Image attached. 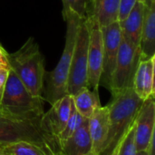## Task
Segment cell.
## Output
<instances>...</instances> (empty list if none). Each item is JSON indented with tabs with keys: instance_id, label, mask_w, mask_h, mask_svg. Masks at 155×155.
I'll return each mask as SVG.
<instances>
[{
	"instance_id": "obj_21",
	"label": "cell",
	"mask_w": 155,
	"mask_h": 155,
	"mask_svg": "<svg viewBox=\"0 0 155 155\" xmlns=\"http://www.w3.org/2000/svg\"><path fill=\"white\" fill-rule=\"evenodd\" d=\"M135 122V120H134ZM131 125L120 143L119 155H136L135 146V123Z\"/></svg>"
},
{
	"instance_id": "obj_20",
	"label": "cell",
	"mask_w": 155,
	"mask_h": 155,
	"mask_svg": "<svg viewBox=\"0 0 155 155\" xmlns=\"http://www.w3.org/2000/svg\"><path fill=\"white\" fill-rule=\"evenodd\" d=\"M4 151L10 155H47L39 147L25 142L8 143Z\"/></svg>"
},
{
	"instance_id": "obj_7",
	"label": "cell",
	"mask_w": 155,
	"mask_h": 155,
	"mask_svg": "<svg viewBox=\"0 0 155 155\" xmlns=\"http://www.w3.org/2000/svg\"><path fill=\"white\" fill-rule=\"evenodd\" d=\"M140 58L139 48L132 45L122 36L117 60L112 74L110 89L113 97L133 87L135 70Z\"/></svg>"
},
{
	"instance_id": "obj_1",
	"label": "cell",
	"mask_w": 155,
	"mask_h": 155,
	"mask_svg": "<svg viewBox=\"0 0 155 155\" xmlns=\"http://www.w3.org/2000/svg\"><path fill=\"white\" fill-rule=\"evenodd\" d=\"M43 97L32 95L9 69L0 96L2 117L17 121H39L44 114Z\"/></svg>"
},
{
	"instance_id": "obj_29",
	"label": "cell",
	"mask_w": 155,
	"mask_h": 155,
	"mask_svg": "<svg viewBox=\"0 0 155 155\" xmlns=\"http://www.w3.org/2000/svg\"><path fill=\"white\" fill-rule=\"evenodd\" d=\"M0 155H10V154H8L7 153H5V152L3 150V151H0Z\"/></svg>"
},
{
	"instance_id": "obj_15",
	"label": "cell",
	"mask_w": 155,
	"mask_h": 155,
	"mask_svg": "<svg viewBox=\"0 0 155 155\" xmlns=\"http://www.w3.org/2000/svg\"><path fill=\"white\" fill-rule=\"evenodd\" d=\"M139 51V60H148L155 56V0L149 5H144Z\"/></svg>"
},
{
	"instance_id": "obj_6",
	"label": "cell",
	"mask_w": 155,
	"mask_h": 155,
	"mask_svg": "<svg viewBox=\"0 0 155 155\" xmlns=\"http://www.w3.org/2000/svg\"><path fill=\"white\" fill-rule=\"evenodd\" d=\"M89 35L90 23L85 17L81 19L78 26L68 75L67 94L71 96H74L82 89L87 87V55Z\"/></svg>"
},
{
	"instance_id": "obj_8",
	"label": "cell",
	"mask_w": 155,
	"mask_h": 155,
	"mask_svg": "<svg viewBox=\"0 0 155 155\" xmlns=\"http://www.w3.org/2000/svg\"><path fill=\"white\" fill-rule=\"evenodd\" d=\"M101 28L103 34L104 57L99 84L109 90L112 74L115 66L118 50L122 40V30L118 21Z\"/></svg>"
},
{
	"instance_id": "obj_24",
	"label": "cell",
	"mask_w": 155,
	"mask_h": 155,
	"mask_svg": "<svg viewBox=\"0 0 155 155\" xmlns=\"http://www.w3.org/2000/svg\"><path fill=\"white\" fill-rule=\"evenodd\" d=\"M8 68H5V67H1L0 68V94L2 93V90L4 88V85L5 84L7 75H8Z\"/></svg>"
},
{
	"instance_id": "obj_23",
	"label": "cell",
	"mask_w": 155,
	"mask_h": 155,
	"mask_svg": "<svg viewBox=\"0 0 155 155\" xmlns=\"http://www.w3.org/2000/svg\"><path fill=\"white\" fill-rule=\"evenodd\" d=\"M137 0H121L120 2V8H119V15H118V22H123L126 16L128 15L129 12L134 7V4Z\"/></svg>"
},
{
	"instance_id": "obj_25",
	"label": "cell",
	"mask_w": 155,
	"mask_h": 155,
	"mask_svg": "<svg viewBox=\"0 0 155 155\" xmlns=\"http://www.w3.org/2000/svg\"><path fill=\"white\" fill-rule=\"evenodd\" d=\"M7 54H8V53H6V51L0 45V65L3 67H5V68H9L8 61H7Z\"/></svg>"
},
{
	"instance_id": "obj_13",
	"label": "cell",
	"mask_w": 155,
	"mask_h": 155,
	"mask_svg": "<svg viewBox=\"0 0 155 155\" xmlns=\"http://www.w3.org/2000/svg\"><path fill=\"white\" fill-rule=\"evenodd\" d=\"M155 56L148 60H139L133 83L136 94L143 100L154 95Z\"/></svg>"
},
{
	"instance_id": "obj_4",
	"label": "cell",
	"mask_w": 155,
	"mask_h": 155,
	"mask_svg": "<svg viewBox=\"0 0 155 155\" xmlns=\"http://www.w3.org/2000/svg\"><path fill=\"white\" fill-rule=\"evenodd\" d=\"M67 22V30L65 37V45L62 56L56 67L46 74V86L44 91L43 99L51 105L62 97L67 95L68 75L71 66L72 56L76 40V35L81 19L74 13L68 11L64 15Z\"/></svg>"
},
{
	"instance_id": "obj_19",
	"label": "cell",
	"mask_w": 155,
	"mask_h": 155,
	"mask_svg": "<svg viewBox=\"0 0 155 155\" xmlns=\"http://www.w3.org/2000/svg\"><path fill=\"white\" fill-rule=\"evenodd\" d=\"M87 121L86 118L83 117L75 109L74 103L72 105V110H71V114L69 116V119L64 128V130L62 131V133L59 134L58 136V145L65 141L68 137H70L74 132H76L85 122Z\"/></svg>"
},
{
	"instance_id": "obj_11",
	"label": "cell",
	"mask_w": 155,
	"mask_h": 155,
	"mask_svg": "<svg viewBox=\"0 0 155 155\" xmlns=\"http://www.w3.org/2000/svg\"><path fill=\"white\" fill-rule=\"evenodd\" d=\"M135 146L136 151L143 152L154 138L155 102L154 95L143 102L135 117Z\"/></svg>"
},
{
	"instance_id": "obj_3",
	"label": "cell",
	"mask_w": 155,
	"mask_h": 155,
	"mask_svg": "<svg viewBox=\"0 0 155 155\" xmlns=\"http://www.w3.org/2000/svg\"><path fill=\"white\" fill-rule=\"evenodd\" d=\"M7 61L9 69L16 74L27 91L34 96L43 97L45 59L35 39L30 37L16 52L8 54Z\"/></svg>"
},
{
	"instance_id": "obj_22",
	"label": "cell",
	"mask_w": 155,
	"mask_h": 155,
	"mask_svg": "<svg viewBox=\"0 0 155 155\" xmlns=\"http://www.w3.org/2000/svg\"><path fill=\"white\" fill-rule=\"evenodd\" d=\"M63 15L68 11L74 13L80 18H85L87 15V0H62Z\"/></svg>"
},
{
	"instance_id": "obj_5",
	"label": "cell",
	"mask_w": 155,
	"mask_h": 155,
	"mask_svg": "<svg viewBox=\"0 0 155 155\" xmlns=\"http://www.w3.org/2000/svg\"><path fill=\"white\" fill-rule=\"evenodd\" d=\"M25 142L34 144L47 155H58V144L40 127L39 121H17L0 117V143Z\"/></svg>"
},
{
	"instance_id": "obj_31",
	"label": "cell",
	"mask_w": 155,
	"mask_h": 155,
	"mask_svg": "<svg viewBox=\"0 0 155 155\" xmlns=\"http://www.w3.org/2000/svg\"><path fill=\"white\" fill-rule=\"evenodd\" d=\"M1 94H2V93H1ZM0 96H1V94H0ZM0 117H2V116H1V114H0Z\"/></svg>"
},
{
	"instance_id": "obj_10",
	"label": "cell",
	"mask_w": 155,
	"mask_h": 155,
	"mask_svg": "<svg viewBox=\"0 0 155 155\" xmlns=\"http://www.w3.org/2000/svg\"><path fill=\"white\" fill-rule=\"evenodd\" d=\"M72 105V96L67 94L53 104L51 108L46 113H44L40 118L41 129L57 144L58 136L64 130L69 119Z\"/></svg>"
},
{
	"instance_id": "obj_2",
	"label": "cell",
	"mask_w": 155,
	"mask_h": 155,
	"mask_svg": "<svg viewBox=\"0 0 155 155\" xmlns=\"http://www.w3.org/2000/svg\"><path fill=\"white\" fill-rule=\"evenodd\" d=\"M143 102L133 87L113 97V101L107 105L109 110L108 134L99 155L112 154L134 124Z\"/></svg>"
},
{
	"instance_id": "obj_17",
	"label": "cell",
	"mask_w": 155,
	"mask_h": 155,
	"mask_svg": "<svg viewBox=\"0 0 155 155\" xmlns=\"http://www.w3.org/2000/svg\"><path fill=\"white\" fill-rule=\"evenodd\" d=\"M58 155H92V142L87 121L59 144Z\"/></svg>"
},
{
	"instance_id": "obj_27",
	"label": "cell",
	"mask_w": 155,
	"mask_h": 155,
	"mask_svg": "<svg viewBox=\"0 0 155 155\" xmlns=\"http://www.w3.org/2000/svg\"><path fill=\"white\" fill-rule=\"evenodd\" d=\"M139 1H141V2L145 5V6H147V5H149L152 3L153 0H139Z\"/></svg>"
},
{
	"instance_id": "obj_16",
	"label": "cell",
	"mask_w": 155,
	"mask_h": 155,
	"mask_svg": "<svg viewBox=\"0 0 155 155\" xmlns=\"http://www.w3.org/2000/svg\"><path fill=\"white\" fill-rule=\"evenodd\" d=\"M144 5L137 0L126 18L119 23L122 30V36L132 45L139 48L141 33L143 24Z\"/></svg>"
},
{
	"instance_id": "obj_9",
	"label": "cell",
	"mask_w": 155,
	"mask_h": 155,
	"mask_svg": "<svg viewBox=\"0 0 155 155\" xmlns=\"http://www.w3.org/2000/svg\"><path fill=\"white\" fill-rule=\"evenodd\" d=\"M90 23V35L87 55V87L90 90L98 91L103 69L104 44L102 28L94 22Z\"/></svg>"
},
{
	"instance_id": "obj_12",
	"label": "cell",
	"mask_w": 155,
	"mask_h": 155,
	"mask_svg": "<svg viewBox=\"0 0 155 155\" xmlns=\"http://www.w3.org/2000/svg\"><path fill=\"white\" fill-rule=\"evenodd\" d=\"M109 129V110L99 107L88 118V131L92 142V155H99L105 143Z\"/></svg>"
},
{
	"instance_id": "obj_26",
	"label": "cell",
	"mask_w": 155,
	"mask_h": 155,
	"mask_svg": "<svg viewBox=\"0 0 155 155\" xmlns=\"http://www.w3.org/2000/svg\"><path fill=\"white\" fill-rule=\"evenodd\" d=\"M121 143V142H120ZM120 143H119V144L115 147V149L114 150V152L112 153V154L111 155H119V147H120Z\"/></svg>"
},
{
	"instance_id": "obj_30",
	"label": "cell",
	"mask_w": 155,
	"mask_h": 155,
	"mask_svg": "<svg viewBox=\"0 0 155 155\" xmlns=\"http://www.w3.org/2000/svg\"><path fill=\"white\" fill-rule=\"evenodd\" d=\"M5 145H6V144H1V143H0V151H3Z\"/></svg>"
},
{
	"instance_id": "obj_18",
	"label": "cell",
	"mask_w": 155,
	"mask_h": 155,
	"mask_svg": "<svg viewBox=\"0 0 155 155\" xmlns=\"http://www.w3.org/2000/svg\"><path fill=\"white\" fill-rule=\"evenodd\" d=\"M72 99L76 111L86 119L90 118L92 114L102 106L98 91L90 90L87 87L72 96Z\"/></svg>"
},
{
	"instance_id": "obj_28",
	"label": "cell",
	"mask_w": 155,
	"mask_h": 155,
	"mask_svg": "<svg viewBox=\"0 0 155 155\" xmlns=\"http://www.w3.org/2000/svg\"><path fill=\"white\" fill-rule=\"evenodd\" d=\"M136 155H147V153L146 151H143V152H138Z\"/></svg>"
},
{
	"instance_id": "obj_14",
	"label": "cell",
	"mask_w": 155,
	"mask_h": 155,
	"mask_svg": "<svg viewBox=\"0 0 155 155\" xmlns=\"http://www.w3.org/2000/svg\"><path fill=\"white\" fill-rule=\"evenodd\" d=\"M121 0H90V10L86 18L96 23L100 27L106 26L118 21Z\"/></svg>"
},
{
	"instance_id": "obj_32",
	"label": "cell",
	"mask_w": 155,
	"mask_h": 155,
	"mask_svg": "<svg viewBox=\"0 0 155 155\" xmlns=\"http://www.w3.org/2000/svg\"><path fill=\"white\" fill-rule=\"evenodd\" d=\"M1 67H3V66H1V65H0V68H1ZM8 69H9V68H8Z\"/></svg>"
}]
</instances>
